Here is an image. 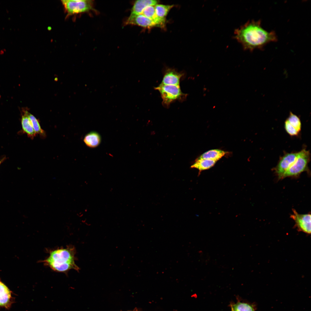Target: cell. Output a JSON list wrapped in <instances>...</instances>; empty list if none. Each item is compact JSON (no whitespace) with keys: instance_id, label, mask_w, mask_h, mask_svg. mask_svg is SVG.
Masks as SVG:
<instances>
[{"instance_id":"1","label":"cell","mask_w":311,"mask_h":311,"mask_svg":"<svg viewBox=\"0 0 311 311\" xmlns=\"http://www.w3.org/2000/svg\"><path fill=\"white\" fill-rule=\"evenodd\" d=\"M234 33L235 39L244 49L250 51L262 49L268 44L277 40L276 33L264 29L260 20L248 22L236 29Z\"/></svg>"},{"instance_id":"2","label":"cell","mask_w":311,"mask_h":311,"mask_svg":"<svg viewBox=\"0 0 311 311\" xmlns=\"http://www.w3.org/2000/svg\"><path fill=\"white\" fill-rule=\"evenodd\" d=\"M75 252L71 246L56 249L50 251L48 257L42 262L56 272L65 273L72 269L78 271L75 262Z\"/></svg>"},{"instance_id":"3","label":"cell","mask_w":311,"mask_h":311,"mask_svg":"<svg viewBox=\"0 0 311 311\" xmlns=\"http://www.w3.org/2000/svg\"><path fill=\"white\" fill-rule=\"evenodd\" d=\"M154 88L160 93L162 100V104L164 107L167 108L174 101L177 100L180 101H184L187 95L182 92L179 85L160 84Z\"/></svg>"},{"instance_id":"4","label":"cell","mask_w":311,"mask_h":311,"mask_svg":"<svg viewBox=\"0 0 311 311\" xmlns=\"http://www.w3.org/2000/svg\"><path fill=\"white\" fill-rule=\"evenodd\" d=\"M310 158V153L305 149L298 152L296 160L285 172L282 179L287 177H297L302 172L308 170V164Z\"/></svg>"},{"instance_id":"5","label":"cell","mask_w":311,"mask_h":311,"mask_svg":"<svg viewBox=\"0 0 311 311\" xmlns=\"http://www.w3.org/2000/svg\"><path fill=\"white\" fill-rule=\"evenodd\" d=\"M61 2L67 18L88 12L92 8L91 0H63Z\"/></svg>"},{"instance_id":"6","label":"cell","mask_w":311,"mask_h":311,"mask_svg":"<svg viewBox=\"0 0 311 311\" xmlns=\"http://www.w3.org/2000/svg\"><path fill=\"white\" fill-rule=\"evenodd\" d=\"M298 155V152L287 153L281 157L274 168L278 179H282L283 175L296 160Z\"/></svg>"},{"instance_id":"7","label":"cell","mask_w":311,"mask_h":311,"mask_svg":"<svg viewBox=\"0 0 311 311\" xmlns=\"http://www.w3.org/2000/svg\"><path fill=\"white\" fill-rule=\"evenodd\" d=\"M290 217L294 221L295 226L299 231L308 234H311V215L299 214L293 209Z\"/></svg>"},{"instance_id":"8","label":"cell","mask_w":311,"mask_h":311,"mask_svg":"<svg viewBox=\"0 0 311 311\" xmlns=\"http://www.w3.org/2000/svg\"><path fill=\"white\" fill-rule=\"evenodd\" d=\"M184 73L179 72L175 69L167 68L164 70L162 85H179L181 79L184 76Z\"/></svg>"},{"instance_id":"9","label":"cell","mask_w":311,"mask_h":311,"mask_svg":"<svg viewBox=\"0 0 311 311\" xmlns=\"http://www.w3.org/2000/svg\"><path fill=\"white\" fill-rule=\"evenodd\" d=\"M125 24L137 25L149 29L158 27L155 22L142 14L130 16L126 21Z\"/></svg>"},{"instance_id":"10","label":"cell","mask_w":311,"mask_h":311,"mask_svg":"<svg viewBox=\"0 0 311 311\" xmlns=\"http://www.w3.org/2000/svg\"><path fill=\"white\" fill-rule=\"evenodd\" d=\"M14 302L12 291L0 279V308L9 309Z\"/></svg>"},{"instance_id":"11","label":"cell","mask_w":311,"mask_h":311,"mask_svg":"<svg viewBox=\"0 0 311 311\" xmlns=\"http://www.w3.org/2000/svg\"><path fill=\"white\" fill-rule=\"evenodd\" d=\"M159 1L154 0H139L134 2L131 10L130 16L142 14L144 10L147 6H155Z\"/></svg>"},{"instance_id":"12","label":"cell","mask_w":311,"mask_h":311,"mask_svg":"<svg viewBox=\"0 0 311 311\" xmlns=\"http://www.w3.org/2000/svg\"><path fill=\"white\" fill-rule=\"evenodd\" d=\"M155 22L159 27L165 28L166 20L162 19L157 16L156 14L154 6H149L146 7L142 14Z\"/></svg>"},{"instance_id":"13","label":"cell","mask_w":311,"mask_h":311,"mask_svg":"<svg viewBox=\"0 0 311 311\" xmlns=\"http://www.w3.org/2000/svg\"><path fill=\"white\" fill-rule=\"evenodd\" d=\"M26 110H23L21 118V124L23 132L32 139L37 134L34 130L32 124L27 114Z\"/></svg>"},{"instance_id":"14","label":"cell","mask_w":311,"mask_h":311,"mask_svg":"<svg viewBox=\"0 0 311 311\" xmlns=\"http://www.w3.org/2000/svg\"><path fill=\"white\" fill-rule=\"evenodd\" d=\"M101 141L100 135L96 131H91L88 133L85 136L83 139L86 145L91 148L97 147L100 143Z\"/></svg>"},{"instance_id":"15","label":"cell","mask_w":311,"mask_h":311,"mask_svg":"<svg viewBox=\"0 0 311 311\" xmlns=\"http://www.w3.org/2000/svg\"><path fill=\"white\" fill-rule=\"evenodd\" d=\"M216 161L206 159L198 158L191 167L198 170L200 172L208 169L213 166Z\"/></svg>"},{"instance_id":"16","label":"cell","mask_w":311,"mask_h":311,"mask_svg":"<svg viewBox=\"0 0 311 311\" xmlns=\"http://www.w3.org/2000/svg\"><path fill=\"white\" fill-rule=\"evenodd\" d=\"M226 153V152L221 150L212 149L204 153L198 158L210 160L217 162L224 156Z\"/></svg>"},{"instance_id":"17","label":"cell","mask_w":311,"mask_h":311,"mask_svg":"<svg viewBox=\"0 0 311 311\" xmlns=\"http://www.w3.org/2000/svg\"><path fill=\"white\" fill-rule=\"evenodd\" d=\"M174 5H165L158 4L154 6L156 15L159 18L166 20V17Z\"/></svg>"},{"instance_id":"18","label":"cell","mask_w":311,"mask_h":311,"mask_svg":"<svg viewBox=\"0 0 311 311\" xmlns=\"http://www.w3.org/2000/svg\"><path fill=\"white\" fill-rule=\"evenodd\" d=\"M27 114L36 134H39L41 138H45L46 136V133L41 128L39 120L27 111Z\"/></svg>"},{"instance_id":"19","label":"cell","mask_w":311,"mask_h":311,"mask_svg":"<svg viewBox=\"0 0 311 311\" xmlns=\"http://www.w3.org/2000/svg\"><path fill=\"white\" fill-rule=\"evenodd\" d=\"M290 124L299 133L301 130V124L299 118L296 115L290 112L286 119Z\"/></svg>"},{"instance_id":"20","label":"cell","mask_w":311,"mask_h":311,"mask_svg":"<svg viewBox=\"0 0 311 311\" xmlns=\"http://www.w3.org/2000/svg\"><path fill=\"white\" fill-rule=\"evenodd\" d=\"M232 311H254L253 307L251 305L238 302L231 305Z\"/></svg>"},{"instance_id":"21","label":"cell","mask_w":311,"mask_h":311,"mask_svg":"<svg viewBox=\"0 0 311 311\" xmlns=\"http://www.w3.org/2000/svg\"><path fill=\"white\" fill-rule=\"evenodd\" d=\"M284 127L286 132L291 136H297L299 133L290 124L287 120L285 122Z\"/></svg>"},{"instance_id":"22","label":"cell","mask_w":311,"mask_h":311,"mask_svg":"<svg viewBox=\"0 0 311 311\" xmlns=\"http://www.w3.org/2000/svg\"><path fill=\"white\" fill-rule=\"evenodd\" d=\"M5 159V158H4L2 159H1L0 161V164L3 162V161H4Z\"/></svg>"}]
</instances>
